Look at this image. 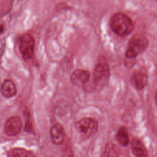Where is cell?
Here are the masks:
<instances>
[{
    "label": "cell",
    "mask_w": 157,
    "mask_h": 157,
    "mask_svg": "<svg viewBox=\"0 0 157 157\" xmlns=\"http://www.w3.org/2000/svg\"><path fill=\"white\" fill-rule=\"evenodd\" d=\"M3 32V26H0V34Z\"/></svg>",
    "instance_id": "cell-15"
},
{
    "label": "cell",
    "mask_w": 157,
    "mask_h": 157,
    "mask_svg": "<svg viewBox=\"0 0 157 157\" xmlns=\"http://www.w3.org/2000/svg\"><path fill=\"white\" fill-rule=\"evenodd\" d=\"M110 26L114 33L122 36L129 34L134 29L131 18L123 13H117L112 16Z\"/></svg>",
    "instance_id": "cell-1"
},
{
    "label": "cell",
    "mask_w": 157,
    "mask_h": 157,
    "mask_svg": "<svg viewBox=\"0 0 157 157\" xmlns=\"http://www.w3.org/2000/svg\"><path fill=\"white\" fill-rule=\"evenodd\" d=\"M7 155L10 157H31L34 156L33 151L21 148H15L8 151Z\"/></svg>",
    "instance_id": "cell-12"
},
{
    "label": "cell",
    "mask_w": 157,
    "mask_h": 157,
    "mask_svg": "<svg viewBox=\"0 0 157 157\" xmlns=\"http://www.w3.org/2000/svg\"><path fill=\"white\" fill-rule=\"evenodd\" d=\"M1 90L2 94L7 98L13 97L17 94L16 86L14 82L10 79H6L4 81L1 85Z\"/></svg>",
    "instance_id": "cell-10"
},
{
    "label": "cell",
    "mask_w": 157,
    "mask_h": 157,
    "mask_svg": "<svg viewBox=\"0 0 157 157\" xmlns=\"http://www.w3.org/2000/svg\"><path fill=\"white\" fill-rule=\"evenodd\" d=\"M148 82L147 75L142 71L134 72L131 77L132 85L137 90L144 88Z\"/></svg>",
    "instance_id": "cell-9"
},
{
    "label": "cell",
    "mask_w": 157,
    "mask_h": 157,
    "mask_svg": "<svg viewBox=\"0 0 157 157\" xmlns=\"http://www.w3.org/2000/svg\"><path fill=\"white\" fill-rule=\"evenodd\" d=\"M34 47L35 40L31 35L25 34L21 37L19 43V50L22 57L25 59L28 60L33 57Z\"/></svg>",
    "instance_id": "cell-5"
},
{
    "label": "cell",
    "mask_w": 157,
    "mask_h": 157,
    "mask_svg": "<svg viewBox=\"0 0 157 157\" xmlns=\"http://www.w3.org/2000/svg\"><path fill=\"white\" fill-rule=\"evenodd\" d=\"M132 153L136 156L142 157L148 156L147 150L143 143L138 139H134L131 144Z\"/></svg>",
    "instance_id": "cell-11"
},
{
    "label": "cell",
    "mask_w": 157,
    "mask_h": 157,
    "mask_svg": "<svg viewBox=\"0 0 157 157\" xmlns=\"http://www.w3.org/2000/svg\"><path fill=\"white\" fill-rule=\"evenodd\" d=\"M22 128V121L19 116H12L5 122L4 131L9 136H15L20 133Z\"/></svg>",
    "instance_id": "cell-6"
},
{
    "label": "cell",
    "mask_w": 157,
    "mask_h": 157,
    "mask_svg": "<svg viewBox=\"0 0 157 157\" xmlns=\"http://www.w3.org/2000/svg\"><path fill=\"white\" fill-rule=\"evenodd\" d=\"M148 39L144 36H135L130 40L127 50L126 56L128 58H133L143 52L148 47Z\"/></svg>",
    "instance_id": "cell-3"
},
{
    "label": "cell",
    "mask_w": 157,
    "mask_h": 157,
    "mask_svg": "<svg viewBox=\"0 0 157 157\" xmlns=\"http://www.w3.org/2000/svg\"><path fill=\"white\" fill-rule=\"evenodd\" d=\"M50 137L52 142L55 145H61L65 139V131L63 126L56 123L50 128Z\"/></svg>",
    "instance_id": "cell-8"
},
{
    "label": "cell",
    "mask_w": 157,
    "mask_h": 157,
    "mask_svg": "<svg viewBox=\"0 0 157 157\" xmlns=\"http://www.w3.org/2000/svg\"><path fill=\"white\" fill-rule=\"evenodd\" d=\"M75 129L82 136L89 137L96 132L98 129V124L93 118H83L75 123Z\"/></svg>",
    "instance_id": "cell-4"
},
{
    "label": "cell",
    "mask_w": 157,
    "mask_h": 157,
    "mask_svg": "<svg viewBox=\"0 0 157 157\" xmlns=\"http://www.w3.org/2000/svg\"><path fill=\"white\" fill-rule=\"evenodd\" d=\"M109 67L106 63L100 61L98 63L94 69L93 80L97 88H103L109 78Z\"/></svg>",
    "instance_id": "cell-2"
},
{
    "label": "cell",
    "mask_w": 157,
    "mask_h": 157,
    "mask_svg": "<svg viewBox=\"0 0 157 157\" xmlns=\"http://www.w3.org/2000/svg\"><path fill=\"white\" fill-rule=\"evenodd\" d=\"M155 102H156V104L157 105V90L156 91V94H155Z\"/></svg>",
    "instance_id": "cell-14"
},
{
    "label": "cell",
    "mask_w": 157,
    "mask_h": 157,
    "mask_svg": "<svg viewBox=\"0 0 157 157\" xmlns=\"http://www.w3.org/2000/svg\"><path fill=\"white\" fill-rule=\"evenodd\" d=\"M90 77V72L85 69H76L71 75V83L77 86H83L88 81Z\"/></svg>",
    "instance_id": "cell-7"
},
{
    "label": "cell",
    "mask_w": 157,
    "mask_h": 157,
    "mask_svg": "<svg viewBox=\"0 0 157 157\" xmlns=\"http://www.w3.org/2000/svg\"><path fill=\"white\" fill-rule=\"evenodd\" d=\"M117 140L121 145L125 147L128 145L129 139L127 129L125 127H121L118 129L117 134Z\"/></svg>",
    "instance_id": "cell-13"
}]
</instances>
